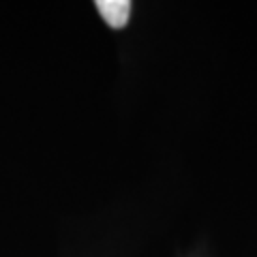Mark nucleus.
<instances>
[{
    "label": "nucleus",
    "instance_id": "f257e3e1",
    "mask_svg": "<svg viewBox=\"0 0 257 257\" xmlns=\"http://www.w3.org/2000/svg\"><path fill=\"white\" fill-rule=\"evenodd\" d=\"M101 18L107 22L109 28H124L128 18H131V3L128 0H99L94 3Z\"/></svg>",
    "mask_w": 257,
    "mask_h": 257
}]
</instances>
